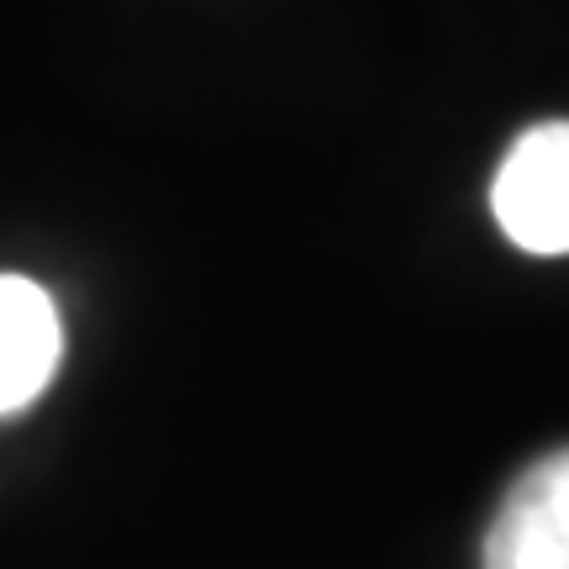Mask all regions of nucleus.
<instances>
[{
  "instance_id": "f257e3e1",
  "label": "nucleus",
  "mask_w": 569,
  "mask_h": 569,
  "mask_svg": "<svg viewBox=\"0 0 569 569\" xmlns=\"http://www.w3.org/2000/svg\"><path fill=\"white\" fill-rule=\"evenodd\" d=\"M490 211L522 253H569V122H538L507 148Z\"/></svg>"
},
{
  "instance_id": "7ed1b4c3",
  "label": "nucleus",
  "mask_w": 569,
  "mask_h": 569,
  "mask_svg": "<svg viewBox=\"0 0 569 569\" xmlns=\"http://www.w3.org/2000/svg\"><path fill=\"white\" fill-rule=\"evenodd\" d=\"M63 322L53 296L27 274H0V417H17L53 386Z\"/></svg>"
},
{
  "instance_id": "f03ea898",
  "label": "nucleus",
  "mask_w": 569,
  "mask_h": 569,
  "mask_svg": "<svg viewBox=\"0 0 569 569\" xmlns=\"http://www.w3.org/2000/svg\"><path fill=\"white\" fill-rule=\"evenodd\" d=\"M486 569H569V443L528 465L486 528Z\"/></svg>"
}]
</instances>
